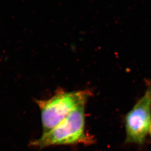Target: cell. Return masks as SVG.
I'll list each match as a JSON object with an SVG mask.
<instances>
[{
    "instance_id": "5b68a950",
    "label": "cell",
    "mask_w": 151,
    "mask_h": 151,
    "mask_svg": "<svg viewBox=\"0 0 151 151\" xmlns=\"http://www.w3.org/2000/svg\"><path fill=\"white\" fill-rule=\"evenodd\" d=\"M150 134V135H151V128H150V133H149Z\"/></svg>"
},
{
    "instance_id": "6da1fadb",
    "label": "cell",
    "mask_w": 151,
    "mask_h": 151,
    "mask_svg": "<svg viewBox=\"0 0 151 151\" xmlns=\"http://www.w3.org/2000/svg\"><path fill=\"white\" fill-rule=\"evenodd\" d=\"M85 105L75 109L54 128L32 141L30 146L42 149L52 146L92 145L95 139L86 130Z\"/></svg>"
},
{
    "instance_id": "277c9868",
    "label": "cell",
    "mask_w": 151,
    "mask_h": 151,
    "mask_svg": "<svg viewBox=\"0 0 151 151\" xmlns=\"http://www.w3.org/2000/svg\"><path fill=\"white\" fill-rule=\"evenodd\" d=\"M147 91L148 92V93H149V94H150V95L151 96V86L150 87V88L147 90Z\"/></svg>"
},
{
    "instance_id": "7a4b0ae2",
    "label": "cell",
    "mask_w": 151,
    "mask_h": 151,
    "mask_svg": "<svg viewBox=\"0 0 151 151\" xmlns=\"http://www.w3.org/2000/svg\"><path fill=\"white\" fill-rule=\"evenodd\" d=\"M92 95L89 90L67 91L60 89L49 99L36 100L41 113L43 133L54 128L79 106L86 104Z\"/></svg>"
},
{
    "instance_id": "3957f363",
    "label": "cell",
    "mask_w": 151,
    "mask_h": 151,
    "mask_svg": "<svg viewBox=\"0 0 151 151\" xmlns=\"http://www.w3.org/2000/svg\"><path fill=\"white\" fill-rule=\"evenodd\" d=\"M126 142L143 145L151 127V97L147 91L125 118Z\"/></svg>"
}]
</instances>
